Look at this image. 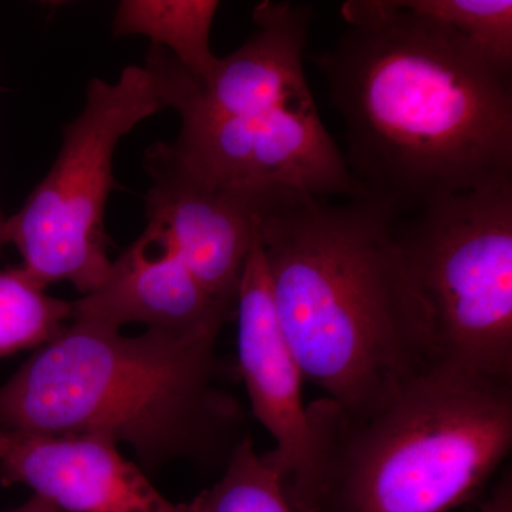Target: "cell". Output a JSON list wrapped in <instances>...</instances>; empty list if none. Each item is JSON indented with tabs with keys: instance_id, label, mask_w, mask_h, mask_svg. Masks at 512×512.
<instances>
[{
	"instance_id": "6da1fadb",
	"label": "cell",
	"mask_w": 512,
	"mask_h": 512,
	"mask_svg": "<svg viewBox=\"0 0 512 512\" xmlns=\"http://www.w3.org/2000/svg\"><path fill=\"white\" fill-rule=\"evenodd\" d=\"M340 13L350 29L313 59L363 197L399 217L512 183V70L393 0H349Z\"/></svg>"
},
{
	"instance_id": "7a4b0ae2",
	"label": "cell",
	"mask_w": 512,
	"mask_h": 512,
	"mask_svg": "<svg viewBox=\"0 0 512 512\" xmlns=\"http://www.w3.org/2000/svg\"><path fill=\"white\" fill-rule=\"evenodd\" d=\"M396 215L369 198L295 192L262 218L276 318L303 379L363 414L439 362Z\"/></svg>"
},
{
	"instance_id": "3957f363",
	"label": "cell",
	"mask_w": 512,
	"mask_h": 512,
	"mask_svg": "<svg viewBox=\"0 0 512 512\" xmlns=\"http://www.w3.org/2000/svg\"><path fill=\"white\" fill-rule=\"evenodd\" d=\"M215 342L72 320L0 387V429L130 444L148 470L227 464L249 434Z\"/></svg>"
},
{
	"instance_id": "277c9868",
	"label": "cell",
	"mask_w": 512,
	"mask_h": 512,
	"mask_svg": "<svg viewBox=\"0 0 512 512\" xmlns=\"http://www.w3.org/2000/svg\"><path fill=\"white\" fill-rule=\"evenodd\" d=\"M316 512H448L480 503L512 450V380L434 362L363 414L308 404Z\"/></svg>"
},
{
	"instance_id": "5b68a950",
	"label": "cell",
	"mask_w": 512,
	"mask_h": 512,
	"mask_svg": "<svg viewBox=\"0 0 512 512\" xmlns=\"http://www.w3.org/2000/svg\"><path fill=\"white\" fill-rule=\"evenodd\" d=\"M397 235L436 359L512 380V183L431 202Z\"/></svg>"
},
{
	"instance_id": "8992f818",
	"label": "cell",
	"mask_w": 512,
	"mask_h": 512,
	"mask_svg": "<svg viewBox=\"0 0 512 512\" xmlns=\"http://www.w3.org/2000/svg\"><path fill=\"white\" fill-rule=\"evenodd\" d=\"M168 109L167 94L146 66L124 67L116 82L87 83L79 116L63 128L62 146L23 207L3 222V241L40 285L69 282L83 295L109 275L106 208L121 138Z\"/></svg>"
},
{
	"instance_id": "52a82bcc",
	"label": "cell",
	"mask_w": 512,
	"mask_h": 512,
	"mask_svg": "<svg viewBox=\"0 0 512 512\" xmlns=\"http://www.w3.org/2000/svg\"><path fill=\"white\" fill-rule=\"evenodd\" d=\"M175 156L212 184L286 188L309 197H363L315 100L181 126Z\"/></svg>"
},
{
	"instance_id": "ba28073f",
	"label": "cell",
	"mask_w": 512,
	"mask_h": 512,
	"mask_svg": "<svg viewBox=\"0 0 512 512\" xmlns=\"http://www.w3.org/2000/svg\"><path fill=\"white\" fill-rule=\"evenodd\" d=\"M143 165L151 180L147 228L235 315L239 284L262 218L296 191L208 183L164 141L147 148Z\"/></svg>"
},
{
	"instance_id": "9c48e42d",
	"label": "cell",
	"mask_w": 512,
	"mask_h": 512,
	"mask_svg": "<svg viewBox=\"0 0 512 512\" xmlns=\"http://www.w3.org/2000/svg\"><path fill=\"white\" fill-rule=\"evenodd\" d=\"M238 372L244 380L252 413L275 440L261 454L281 480L296 512L318 511L319 446L308 404L303 402V375L276 318L261 242L256 241L239 284Z\"/></svg>"
},
{
	"instance_id": "30bf717a",
	"label": "cell",
	"mask_w": 512,
	"mask_h": 512,
	"mask_svg": "<svg viewBox=\"0 0 512 512\" xmlns=\"http://www.w3.org/2000/svg\"><path fill=\"white\" fill-rule=\"evenodd\" d=\"M252 18L258 28L254 35L218 60L204 82H197L167 50H148L146 64L160 76L168 109L180 114L181 126L313 99L303 69L311 6L265 0L255 6Z\"/></svg>"
},
{
	"instance_id": "8fae6325",
	"label": "cell",
	"mask_w": 512,
	"mask_h": 512,
	"mask_svg": "<svg viewBox=\"0 0 512 512\" xmlns=\"http://www.w3.org/2000/svg\"><path fill=\"white\" fill-rule=\"evenodd\" d=\"M0 481L26 485L62 512H195L167 500L99 436L0 429Z\"/></svg>"
},
{
	"instance_id": "7c38bea8",
	"label": "cell",
	"mask_w": 512,
	"mask_h": 512,
	"mask_svg": "<svg viewBox=\"0 0 512 512\" xmlns=\"http://www.w3.org/2000/svg\"><path fill=\"white\" fill-rule=\"evenodd\" d=\"M232 315L146 227L103 284L73 302L72 320L117 330L137 322L181 339L217 340Z\"/></svg>"
},
{
	"instance_id": "4fadbf2b",
	"label": "cell",
	"mask_w": 512,
	"mask_h": 512,
	"mask_svg": "<svg viewBox=\"0 0 512 512\" xmlns=\"http://www.w3.org/2000/svg\"><path fill=\"white\" fill-rule=\"evenodd\" d=\"M218 9L217 0H123L114 13L113 35L148 37L204 82L220 60L211 49Z\"/></svg>"
},
{
	"instance_id": "5bb4252c",
	"label": "cell",
	"mask_w": 512,
	"mask_h": 512,
	"mask_svg": "<svg viewBox=\"0 0 512 512\" xmlns=\"http://www.w3.org/2000/svg\"><path fill=\"white\" fill-rule=\"evenodd\" d=\"M73 318V302L47 295L22 265L0 269V359L42 348Z\"/></svg>"
},
{
	"instance_id": "9a60e30c",
	"label": "cell",
	"mask_w": 512,
	"mask_h": 512,
	"mask_svg": "<svg viewBox=\"0 0 512 512\" xmlns=\"http://www.w3.org/2000/svg\"><path fill=\"white\" fill-rule=\"evenodd\" d=\"M190 505L195 512H296L249 436L232 451L220 481Z\"/></svg>"
},
{
	"instance_id": "2e32d148",
	"label": "cell",
	"mask_w": 512,
	"mask_h": 512,
	"mask_svg": "<svg viewBox=\"0 0 512 512\" xmlns=\"http://www.w3.org/2000/svg\"><path fill=\"white\" fill-rule=\"evenodd\" d=\"M393 5L454 30L493 62L512 70L511 0H393Z\"/></svg>"
},
{
	"instance_id": "e0dca14e",
	"label": "cell",
	"mask_w": 512,
	"mask_h": 512,
	"mask_svg": "<svg viewBox=\"0 0 512 512\" xmlns=\"http://www.w3.org/2000/svg\"><path fill=\"white\" fill-rule=\"evenodd\" d=\"M481 512H512V473L511 468L503 471L490 493L484 495L477 504Z\"/></svg>"
},
{
	"instance_id": "ac0fdd59",
	"label": "cell",
	"mask_w": 512,
	"mask_h": 512,
	"mask_svg": "<svg viewBox=\"0 0 512 512\" xmlns=\"http://www.w3.org/2000/svg\"><path fill=\"white\" fill-rule=\"evenodd\" d=\"M6 512H62L57 510L55 505L47 503L43 498L37 497V495H33L32 498L20 507L15 508V510H10Z\"/></svg>"
},
{
	"instance_id": "d6986e66",
	"label": "cell",
	"mask_w": 512,
	"mask_h": 512,
	"mask_svg": "<svg viewBox=\"0 0 512 512\" xmlns=\"http://www.w3.org/2000/svg\"><path fill=\"white\" fill-rule=\"evenodd\" d=\"M3 222H5V218L0 214V254H2L3 248H5V241H3Z\"/></svg>"
}]
</instances>
